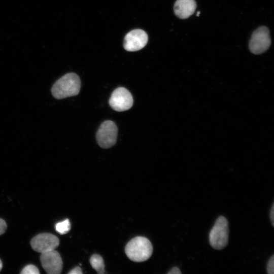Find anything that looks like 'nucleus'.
Here are the masks:
<instances>
[{
	"label": "nucleus",
	"mask_w": 274,
	"mask_h": 274,
	"mask_svg": "<svg viewBox=\"0 0 274 274\" xmlns=\"http://www.w3.org/2000/svg\"><path fill=\"white\" fill-rule=\"evenodd\" d=\"M270 219L273 226H274V204L273 203L270 211Z\"/></svg>",
	"instance_id": "obj_18"
},
{
	"label": "nucleus",
	"mask_w": 274,
	"mask_h": 274,
	"mask_svg": "<svg viewBox=\"0 0 274 274\" xmlns=\"http://www.w3.org/2000/svg\"><path fill=\"white\" fill-rule=\"evenodd\" d=\"M148 40V35L143 30L140 29L132 30L124 38V48L128 51L140 50L146 45Z\"/></svg>",
	"instance_id": "obj_9"
},
{
	"label": "nucleus",
	"mask_w": 274,
	"mask_h": 274,
	"mask_svg": "<svg viewBox=\"0 0 274 274\" xmlns=\"http://www.w3.org/2000/svg\"><path fill=\"white\" fill-rule=\"evenodd\" d=\"M2 267H3V263L1 260L0 259V271L1 270L2 268Z\"/></svg>",
	"instance_id": "obj_19"
},
{
	"label": "nucleus",
	"mask_w": 274,
	"mask_h": 274,
	"mask_svg": "<svg viewBox=\"0 0 274 274\" xmlns=\"http://www.w3.org/2000/svg\"><path fill=\"white\" fill-rule=\"evenodd\" d=\"M267 272L269 274H273L274 273V255L269 258L268 261L267 267Z\"/></svg>",
	"instance_id": "obj_14"
},
{
	"label": "nucleus",
	"mask_w": 274,
	"mask_h": 274,
	"mask_svg": "<svg viewBox=\"0 0 274 274\" xmlns=\"http://www.w3.org/2000/svg\"><path fill=\"white\" fill-rule=\"evenodd\" d=\"M7 229V224L4 220L0 218V235L5 233Z\"/></svg>",
	"instance_id": "obj_15"
},
{
	"label": "nucleus",
	"mask_w": 274,
	"mask_h": 274,
	"mask_svg": "<svg viewBox=\"0 0 274 274\" xmlns=\"http://www.w3.org/2000/svg\"><path fill=\"white\" fill-rule=\"evenodd\" d=\"M199 13H200V12H198L197 13V14L196 16H199Z\"/></svg>",
	"instance_id": "obj_20"
},
{
	"label": "nucleus",
	"mask_w": 274,
	"mask_h": 274,
	"mask_svg": "<svg viewBox=\"0 0 274 274\" xmlns=\"http://www.w3.org/2000/svg\"><path fill=\"white\" fill-rule=\"evenodd\" d=\"M133 98L130 92L124 87H118L113 91L109 100L110 107L117 112L130 109L133 105Z\"/></svg>",
	"instance_id": "obj_6"
},
{
	"label": "nucleus",
	"mask_w": 274,
	"mask_h": 274,
	"mask_svg": "<svg viewBox=\"0 0 274 274\" xmlns=\"http://www.w3.org/2000/svg\"><path fill=\"white\" fill-rule=\"evenodd\" d=\"M196 8L194 0H177L174 5L175 15L181 19H186L192 15Z\"/></svg>",
	"instance_id": "obj_10"
},
{
	"label": "nucleus",
	"mask_w": 274,
	"mask_h": 274,
	"mask_svg": "<svg viewBox=\"0 0 274 274\" xmlns=\"http://www.w3.org/2000/svg\"><path fill=\"white\" fill-rule=\"evenodd\" d=\"M269 31L265 26L256 29L249 41L250 51L255 54H260L266 51L270 45Z\"/></svg>",
	"instance_id": "obj_5"
},
{
	"label": "nucleus",
	"mask_w": 274,
	"mask_h": 274,
	"mask_svg": "<svg viewBox=\"0 0 274 274\" xmlns=\"http://www.w3.org/2000/svg\"><path fill=\"white\" fill-rule=\"evenodd\" d=\"M118 128L112 121H104L98 129L96 138L98 145L102 148H109L116 143Z\"/></svg>",
	"instance_id": "obj_4"
},
{
	"label": "nucleus",
	"mask_w": 274,
	"mask_h": 274,
	"mask_svg": "<svg viewBox=\"0 0 274 274\" xmlns=\"http://www.w3.org/2000/svg\"><path fill=\"white\" fill-rule=\"evenodd\" d=\"M125 253L129 259L134 262H143L152 255L153 247L150 241L143 236L131 239L126 245Z\"/></svg>",
	"instance_id": "obj_2"
},
{
	"label": "nucleus",
	"mask_w": 274,
	"mask_h": 274,
	"mask_svg": "<svg viewBox=\"0 0 274 274\" xmlns=\"http://www.w3.org/2000/svg\"><path fill=\"white\" fill-rule=\"evenodd\" d=\"M81 88L79 77L75 73H67L53 85L51 93L54 97L60 99L77 95Z\"/></svg>",
	"instance_id": "obj_1"
},
{
	"label": "nucleus",
	"mask_w": 274,
	"mask_h": 274,
	"mask_svg": "<svg viewBox=\"0 0 274 274\" xmlns=\"http://www.w3.org/2000/svg\"><path fill=\"white\" fill-rule=\"evenodd\" d=\"M82 269L79 266H76L68 272L69 274H82Z\"/></svg>",
	"instance_id": "obj_16"
},
{
	"label": "nucleus",
	"mask_w": 274,
	"mask_h": 274,
	"mask_svg": "<svg viewBox=\"0 0 274 274\" xmlns=\"http://www.w3.org/2000/svg\"><path fill=\"white\" fill-rule=\"evenodd\" d=\"M21 274H39V269L34 265L29 264L25 266L21 270Z\"/></svg>",
	"instance_id": "obj_13"
},
{
	"label": "nucleus",
	"mask_w": 274,
	"mask_h": 274,
	"mask_svg": "<svg viewBox=\"0 0 274 274\" xmlns=\"http://www.w3.org/2000/svg\"><path fill=\"white\" fill-rule=\"evenodd\" d=\"M42 267L48 274H59L62 269L63 262L59 253L53 250L42 253L40 256Z\"/></svg>",
	"instance_id": "obj_8"
},
{
	"label": "nucleus",
	"mask_w": 274,
	"mask_h": 274,
	"mask_svg": "<svg viewBox=\"0 0 274 274\" xmlns=\"http://www.w3.org/2000/svg\"><path fill=\"white\" fill-rule=\"evenodd\" d=\"M229 228L227 219L222 216L218 217L209 233V242L216 250H221L228 242Z\"/></svg>",
	"instance_id": "obj_3"
},
{
	"label": "nucleus",
	"mask_w": 274,
	"mask_h": 274,
	"mask_svg": "<svg viewBox=\"0 0 274 274\" xmlns=\"http://www.w3.org/2000/svg\"><path fill=\"white\" fill-rule=\"evenodd\" d=\"M90 263L92 267L98 273L102 274L105 273V264L102 257L98 254H93L90 259Z\"/></svg>",
	"instance_id": "obj_11"
},
{
	"label": "nucleus",
	"mask_w": 274,
	"mask_h": 274,
	"mask_svg": "<svg viewBox=\"0 0 274 274\" xmlns=\"http://www.w3.org/2000/svg\"><path fill=\"white\" fill-rule=\"evenodd\" d=\"M55 227V230L58 233L60 234H64L70 231L71 229V223L69 220L66 219L56 223Z\"/></svg>",
	"instance_id": "obj_12"
},
{
	"label": "nucleus",
	"mask_w": 274,
	"mask_h": 274,
	"mask_svg": "<svg viewBox=\"0 0 274 274\" xmlns=\"http://www.w3.org/2000/svg\"><path fill=\"white\" fill-rule=\"evenodd\" d=\"M59 245L58 238L50 233L39 234L30 241V245L33 250L41 253L55 250Z\"/></svg>",
	"instance_id": "obj_7"
},
{
	"label": "nucleus",
	"mask_w": 274,
	"mask_h": 274,
	"mask_svg": "<svg viewBox=\"0 0 274 274\" xmlns=\"http://www.w3.org/2000/svg\"><path fill=\"white\" fill-rule=\"evenodd\" d=\"M181 273L180 269L177 267L172 268L170 271L167 272L168 274H181Z\"/></svg>",
	"instance_id": "obj_17"
}]
</instances>
